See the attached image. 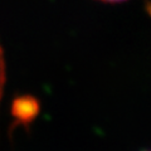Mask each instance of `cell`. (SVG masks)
Masks as SVG:
<instances>
[{"instance_id":"2","label":"cell","mask_w":151,"mask_h":151,"mask_svg":"<svg viewBox=\"0 0 151 151\" xmlns=\"http://www.w3.org/2000/svg\"><path fill=\"white\" fill-rule=\"evenodd\" d=\"M101 3H106V4H120V3H125L127 0H97Z\"/></svg>"},{"instance_id":"1","label":"cell","mask_w":151,"mask_h":151,"mask_svg":"<svg viewBox=\"0 0 151 151\" xmlns=\"http://www.w3.org/2000/svg\"><path fill=\"white\" fill-rule=\"evenodd\" d=\"M6 83V63H5V53H4V48L0 42V102L3 100L4 96V89H5Z\"/></svg>"},{"instance_id":"3","label":"cell","mask_w":151,"mask_h":151,"mask_svg":"<svg viewBox=\"0 0 151 151\" xmlns=\"http://www.w3.org/2000/svg\"><path fill=\"white\" fill-rule=\"evenodd\" d=\"M141 151H151V149H145V150H141Z\"/></svg>"}]
</instances>
